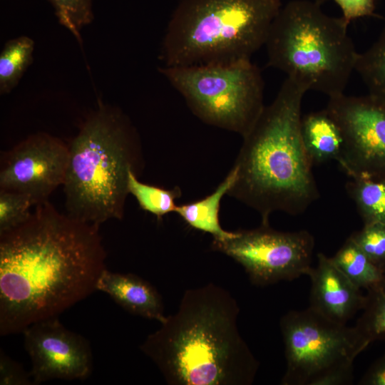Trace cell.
<instances>
[{"instance_id":"6da1fadb","label":"cell","mask_w":385,"mask_h":385,"mask_svg":"<svg viewBox=\"0 0 385 385\" xmlns=\"http://www.w3.org/2000/svg\"><path fill=\"white\" fill-rule=\"evenodd\" d=\"M0 235V335L58 317L96 289L106 252L99 227L58 212L48 201Z\"/></svg>"},{"instance_id":"7a4b0ae2","label":"cell","mask_w":385,"mask_h":385,"mask_svg":"<svg viewBox=\"0 0 385 385\" xmlns=\"http://www.w3.org/2000/svg\"><path fill=\"white\" fill-rule=\"evenodd\" d=\"M240 308L212 283L186 290L140 350L172 385H250L259 362L238 329Z\"/></svg>"},{"instance_id":"3957f363","label":"cell","mask_w":385,"mask_h":385,"mask_svg":"<svg viewBox=\"0 0 385 385\" xmlns=\"http://www.w3.org/2000/svg\"><path fill=\"white\" fill-rule=\"evenodd\" d=\"M305 86L287 78L244 136L234 167L236 180L227 195L257 211L262 225L281 211L303 213L319 198L313 164L302 134Z\"/></svg>"},{"instance_id":"277c9868","label":"cell","mask_w":385,"mask_h":385,"mask_svg":"<svg viewBox=\"0 0 385 385\" xmlns=\"http://www.w3.org/2000/svg\"><path fill=\"white\" fill-rule=\"evenodd\" d=\"M68 148L63 184L66 214L98 227L121 220L129 170L139 176L144 165L140 139L128 117L99 102Z\"/></svg>"},{"instance_id":"5b68a950","label":"cell","mask_w":385,"mask_h":385,"mask_svg":"<svg viewBox=\"0 0 385 385\" xmlns=\"http://www.w3.org/2000/svg\"><path fill=\"white\" fill-rule=\"evenodd\" d=\"M280 0H181L161 43L164 66L250 60L265 46Z\"/></svg>"},{"instance_id":"8992f818","label":"cell","mask_w":385,"mask_h":385,"mask_svg":"<svg viewBox=\"0 0 385 385\" xmlns=\"http://www.w3.org/2000/svg\"><path fill=\"white\" fill-rule=\"evenodd\" d=\"M342 17L324 14L319 2L293 0L274 19L265 44L268 65L307 91L344 93L359 53Z\"/></svg>"},{"instance_id":"52a82bcc","label":"cell","mask_w":385,"mask_h":385,"mask_svg":"<svg viewBox=\"0 0 385 385\" xmlns=\"http://www.w3.org/2000/svg\"><path fill=\"white\" fill-rule=\"evenodd\" d=\"M159 72L205 123L244 137L264 105V81L251 60L229 64L163 66Z\"/></svg>"},{"instance_id":"ba28073f","label":"cell","mask_w":385,"mask_h":385,"mask_svg":"<svg viewBox=\"0 0 385 385\" xmlns=\"http://www.w3.org/2000/svg\"><path fill=\"white\" fill-rule=\"evenodd\" d=\"M287 368L283 385H350L354 361L368 346L354 327L332 321L308 307L279 322Z\"/></svg>"},{"instance_id":"9c48e42d","label":"cell","mask_w":385,"mask_h":385,"mask_svg":"<svg viewBox=\"0 0 385 385\" xmlns=\"http://www.w3.org/2000/svg\"><path fill=\"white\" fill-rule=\"evenodd\" d=\"M212 247L241 265L254 284L265 286L307 275L314 239L307 230L282 232L261 224L235 231L228 240H213Z\"/></svg>"},{"instance_id":"30bf717a","label":"cell","mask_w":385,"mask_h":385,"mask_svg":"<svg viewBox=\"0 0 385 385\" xmlns=\"http://www.w3.org/2000/svg\"><path fill=\"white\" fill-rule=\"evenodd\" d=\"M326 109L342 133L341 168L351 178L385 180V102L342 93L329 98Z\"/></svg>"},{"instance_id":"8fae6325","label":"cell","mask_w":385,"mask_h":385,"mask_svg":"<svg viewBox=\"0 0 385 385\" xmlns=\"http://www.w3.org/2000/svg\"><path fill=\"white\" fill-rule=\"evenodd\" d=\"M69 148L60 138L46 133L29 135L1 157L0 190L28 195L34 205L48 200L63 185Z\"/></svg>"},{"instance_id":"7c38bea8","label":"cell","mask_w":385,"mask_h":385,"mask_svg":"<svg viewBox=\"0 0 385 385\" xmlns=\"http://www.w3.org/2000/svg\"><path fill=\"white\" fill-rule=\"evenodd\" d=\"M23 334L34 384L53 379L84 380L90 376L93 356L88 341L64 327L58 317L36 322Z\"/></svg>"},{"instance_id":"4fadbf2b","label":"cell","mask_w":385,"mask_h":385,"mask_svg":"<svg viewBox=\"0 0 385 385\" xmlns=\"http://www.w3.org/2000/svg\"><path fill=\"white\" fill-rule=\"evenodd\" d=\"M309 307L336 322L346 324L362 309L365 295L334 263L332 257L317 255V263L309 270Z\"/></svg>"},{"instance_id":"5bb4252c","label":"cell","mask_w":385,"mask_h":385,"mask_svg":"<svg viewBox=\"0 0 385 385\" xmlns=\"http://www.w3.org/2000/svg\"><path fill=\"white\" fill-rule=\"evenodd\" d=\"M96 289L108 294L128 312L163 323L167 316L158 291L147 281L130 274L109 271L100 276Z\"/></svg>"},{"instance_id":"9a60e30c","label":"cell","mask_w":385,"mask_h":385,"mask_svg":"<svg viewBox=\"0 0 385 385\" xmlns=\"http://www.w3.org/2000/svg\"><path fill=\"white\" fill-rule=\"evenodd\" d=\"M301 134L313 165L338 160L343 146V135L338 123L326 108L302 118Z\"/></svg>"},{"instance_id":"2e32d148","label":"cell","mask_w":385,"mask_h":385,"mask_svg":"<svg viewBox=\"0 0 385 385\" xmlns=\"http://www.w3.org/2000/svg\"><path fill=\"white\" fill-rule=\"evenodd\" d=\"M235 180L236 169L233 166L212 193L200 200L177 205L175 212L190 227L212 235L215 240L223 241L235 237V232L222 227L219 212L222 197L227 195Z\"/></svg>"},{"instance_id":"e0dca14e","label":"cell","mask_w":385,"mask_h":385,"mask_svg":"<svg viewBox=\"0 0 385 385\" xmlns=\"http://www.w3.org/2000/svg\"><path fill=\"white\" fill-rule=\"evenodd\" d=\"M337 267L358 287L369 289L385 279L379 270L349 237L332 257Z\"/></svg>"},{"instance_id":"ac0fdd59","label":"cell","mask_w":385,"mask_h":385,"mask_svg":"<svg viewBox=\"0 0 385 385\" xmlns=\"http://www.w3.org/2000/svg\"><path fill=\"white\" fill-rule=\"evenodd\" d=\"M34 41L26 36L8 41L0 53V94L9 93L19 84L33 61Z\"/></svg>"},{"instance_id":"d6986e66","label":"cell","mask_w":385,"mask_h":385,"mask_svg":"<svg viewBox=\"0 0 385 385\" xmlns=\"http://www.w3.org/2000/svg\"><path fill=\"white\" fill-rule=\"evenodd\" d=\"M346 188L364 225L385 224V180L351 178Z\"/></svg>"},{"instance_id":"ffe728a7","label":"cell","mask_w":385,"mask_h":385,"mask_svg":"<svg viewBox=\"0 0 385 385\" xmlns=\"http://www.w3.org/2000/svg\"><path fill=\"white\" fill-rule=\"evenodd\" d=\"M128 191L136 199L140 207L161 220L165 215L175 212V200L181 196V190L176 186L168 190L142 183L132 170L128 178Z\"/></svg>"},{"instance_id":"44dd1931","label":"cell","mask_w":385,"mask_h":385,"mask_svg":"<svg viewBox=\"0 0 385 385\" xmlns=\"http://www.w3.org/2000/svg\"><path fill=\"white\" fill-rule=\"evenodd\" d=\"M354 327L367 346L375 341L385 342V279L366 290L364 305Z\"/></svg>"},{"instance_id":"7402d4cb","label":"cell","mask_w":385,"mask_h":385,"mask_svg":"<svg viewBox=\"0 0 385 385\" xmlns=\"http://www.w3.org/2000/svg\"><path fill=\"white\" fill-rule=\"evenodd\" d=\"M355 71L366 85L369 95L385 102V24L376 41L359 53Z\"/></svg>"},{"instance_id":"603a6c76","label":"cell","mask_w":385,"mask_h":385,"mask_svg":"<svg viewBox=\"0 0 385 385\" xmlns=\"http://www.w3.org/2000/svg\"><path fill=\"white\" fill-rule=\"evenodd\" d=\"M54 9L59 24L81 43L82 29L93 19V0H46Z\"/></svg>"},{"instance_id":"cb8c5ba5","label":"cell","mask_w":385,"mask_h":385,"mask_svg":"<svg viewBox=\"0 0 385 385\" xmlns=\"http://www.w3.org/2000/svg\"><path fill=\"white\" fill-rule=\"evenodd\" d=\"M34 203L28 195L0 190V235L24 223Z\"/></svg>"},{"instance_id":"d4e9b609","label":"cell","mask_w":385,"mask_h":385,"mask_svg":"<svg viewBox=\"0 0 385 385\" xmlns=\"http://www.w3.org/2000/svg\"><path fill=\"white\" fill-rule=\"evenodd\" d=\"M350 237L369 260L385 274V224L364 225L362 229Z\"/></svg>"},{"instance_id":"484cf974","label":"cell","mask_w":385,"mask_h":385,"mask_svg":"<svg viewBox=\"0 0 385 385\" xmlns=\"http://www.w3.org/2000/svg\"><path fill=\"white\" fill-rule=\"evenodd\" d=\"M0 384H34L30 371L26 372L22 365L11 359L1 349L0 351Z\"/></svg>"},{"instance_id":"4316f807","label":"cell","mask_w":385,"mask_h":385,"mask_svg":"<svg viewBox=\"0 0 385 385\" xmlns=\"http://www.w3.org/2000/svg\"><path fill=\"white\" fill-rule=\"evenodd\" d=\"M340 8L342 18L349 24L350 21L374 14L376 0H332Z\"/></svg>"},{"instance_id":"83f0119b","label":"cell","mask_w":385,"mask_h":385,"mask_svg":"<svg viewBox=\"0 0 385 385\" xmlns=\"http://www.w3.org/2000/svg\"><path fill=\"white\" fill-rule=\"evenodd\" d=\"M359 385H385V351L366 370Z\"/></svg>"}]
</instances>
